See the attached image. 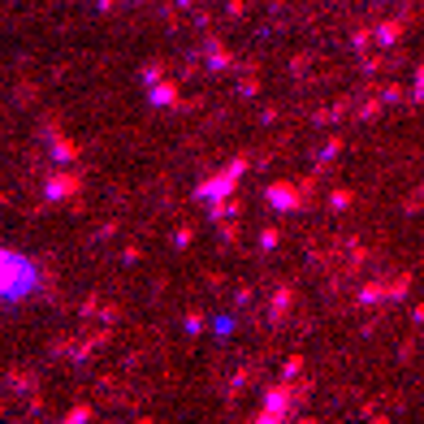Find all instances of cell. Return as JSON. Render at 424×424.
<instances>
[{"label":"cell","mask_w":424,"mask_h":424,"mask_svg":"<svg viewBox=\"0 0 424 424\" xmlns=\"http://www.w3.org/2000/svg\"><path fill=\"white\" fill-rule=\"evenodd\" d=\"M152 100H156V104H173V100H178V91H173V87H160Z\"/></svg>","instance_id":"cell-1"}]
</instances>
